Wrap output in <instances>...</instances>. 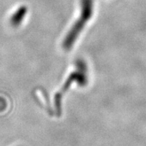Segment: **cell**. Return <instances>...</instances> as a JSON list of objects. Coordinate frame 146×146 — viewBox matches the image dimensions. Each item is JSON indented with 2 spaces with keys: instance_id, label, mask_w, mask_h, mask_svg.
I'll return each instance as SVG.
<instances>
[{
  "instance_id": "obj_1",
  "label": "cell",
  "mask_w": 146,
  "mask_h": 146,
  "mask_svg": "<svg viewBox=\"0 0 146 146\" xmlns=\"http://www.w3.org/2000/svg\"><path fill=\"white\" fill-rule=\"evenodd\" d=\"M93 14L92 0H82L81 3V13L80 17L71 27V29L67 34L62 43L63 48L70 50L74 46L76 39Z\"/></svg>"
},
{
  "instance_id": "obj_2",
  "label": "cell",
  "mask_w": 146,
  "mask_h": 146,
  "mask_svg": "<svg viewBox=\"0 0 146 146\" xmlns=\"http://www.w3.org/2000/svg\"><path fill=\"white\" fill-rule=\"evenodd\" d=\"M76 67H77V71H75L70 75L67 79L65 85L63 86V88L59 91L55 96V104L56 110L58 112H60L61 110V99L63 93L66 92L69 88L73 82H76L80 86L85 85L88 82V78L86 76V71H87V67L85 62H83L81 60H79L76 62Z\"/></svg>"
},
{
  "instance_id": "obj_3",
  "label": "cell",
  "mask_w": 146,
  "mask_h": 146,
  "mask_svg": "<svg viewBox=\"0 0 146 146\" xmlns=\"http://www.w3.org/2000/svg\"><path fill=\"white\" fill-rule=\"evenodd\" d=\"M26 13H27V9L25 7H21L17 10L11 17V23L13 26H18L22 23V20H24L25 17Z\"/></svg>"
}]
</instances>
